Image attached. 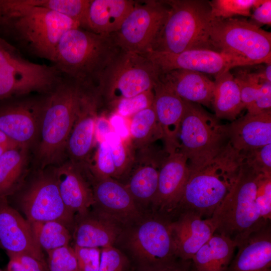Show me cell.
Here are the masks:
<instances>
[{"label":"cell","instance_id":"6da1fadb","mask_svg":"<svg viewBox=\"0 0 271 271\" xmlns=\"http://www.w3.org/2000/svg\"><path fill=\"white\" fill-rule=\"evenodd\" d=\"M80 25L28 0H0V38L19 51L53 61L62 35Z\"/></svg>","mask_w":271,"mask_h":271},{"label":"cell","instance_id":"7a4b0ae2","mask_svg":"<svg viewBox=\"0 0 271 271\" xmlns=\"http://www.w3.org/2000/svg\"><path fill=\"white\" fill-rule=\"evenodd\" d=\"M94 86L62 76L46 93L39 138L32 154V167L57 166L67 160L68 139L84 100Z\"/></svg>","mask_w":271,"mask_h":271},{"label":"cell","instance_id":"3957f363","mask_svg":"<svg viewBox=\"0 0 271 271\" xmlns=\"http://www.w3.org/2000/svg\"><path fill=\"white\" fill-rule=\"evenodd\" d=\"M245 157L230 143L206 166L190 171L180 200L173 215L193 211L210 218L235 182Z\"/></svg>","mask_w":271,"mask_h":271},{"label":"cell","instance_id":"277c9868","mask_svg":"<svg viewBox=\"0 0 271 271\" xmlns=\"http://www.w3.org/2000/svg\"><path fill=\"white\" fill-rule=\"evenodd\" d=\"M120 50L111 34H97L79 27L62 35L52 63L62 76L96 86Z\"/></svg>","mask_w":271,"mask_h":271},{"label":"cell","instance_id":"5b68a950","mask_svg":"<svg viewBox=\"0 0 271 271\" xmlns=\"http://www.w3.org/2000/svg\"><path fill=\"white\" fill-rule=\"evenodd\" d=\"M169 7L152 51L179 53L193 49L214 50L209 36V1H165Z\"/></svg>","mask_w":271,"mask_h":271},{"label":"cell","instance_id":"8992f818","mask_svg":"<svg viewBox=\"0 0 271 271\" xmlns=\"http://www.w3.org/2000/svg\"><path fill=\"white\" fill-rule=\"evenodd\" d=\"M261 172L245 161L230 191L209 218L215 233L224 235L237 244L252 232L270 223L261 218L256 202Z\"/></svg>","mask_w":271,"mask_h":271},{"label":"cell","instance_id":"52a82bcc","mask_svg":"<svg viewBox=\"0 0 271 271\" xmlns=\"http://www.w3.org/2000/svg\"><path fill=\"white\" fill-rule=\"evenodd\" d=\"M185 101L177 138V150L186 157L190 171L209 164L229 144L227 124H223L199 104Z\"/></svg>","mask_w":271,"mask_h":271},{"label":"cell","instance_id":"ba28073f","mask_svg":"<svg viewBox=\"0 0 271 271\" xmlns=\"http://www.w3.org/2000/svg\"><path fill=\"white\" fill-rule=\"evenodd\" d=\"M159 75L157 68L147 57L120 49L97 81L101 108L153 89Z\"/></svg>","mask_w":271,"mask_h":271},{"label":"cell","instance_id":"9c48e42d","mask_svg":"<svg viewBox=\"0 0 271 271\" xmlns=\"http://www.w3.org/2000/svg\"><path fill=\"white\" fill-rule=\"evenodd\" d=\"M172 220L156 212L125 227L120 237L137 264L138 269L162 267L178 258Z\"/></svg>","mask_w":271,"mask_h":271},{"label":"cell","instance_id":"30bf717a","mask_svg":"<svg viewBox=\"0 0 271 271\" xmlns=\"http://www.w3.org/2000/svg\"><path fill=\"white\" fill-rule=\"evenodd\" d=\"M10 196L15 197L30 223L55 221L69 229L74 225V213L62 200L54 166L44 169L31 167L22 184Z\"/></svg>","mask_w":271,"mask_h":271},{"label":"cell","instance_id":"8fae6325","mask_svg":"<svg viewBox=\"0 0 271 271\" xmlns=\"http://www.w3.org/2000/svg\"><path fill=\"white\" fill-rule=\"evenodd\" d=\"M209 36L214 50L256 63H271V33L245 19H211Z\"/></svg>","mask_w":271,"mask_h":271},{"label":"cell","instance_id":"7c38bea8","mask_svg":"<svg viewBox=\"0 0 271 271\" xmlns=\"http://www.w3.org/2000/svg\"><path fill=\"white\" fill-rule=\"evenodd\" d=\"M169 10L165 1L137 2L119 29L111 34L117 46L143 55L152 51Z\"/></svg>","mask_w":271,"mask_h":271},{"label":"cell","instance_id":"4fadbf2b","mask_svg":"<svg viewBox=\"0 0 271 271\" xmlns=\"http://www.w3.org/2000/svg\"><path fill=\"white\" fill-rule=\"evenodd\" d=\"M46 93L25 94L0 101V129L31 154L39 138Z\"/></svg>","mask_w":271,"mask_h":271},{"label":"cell","instance_id":"5bb4252c","mask_svg":"<svg viewBox=\"0 0 271 271\" xmlns=\"http://www.w3.org/2000/svg\"><path fill=\"white\" fill-rule=\"evenodd\" d=\"M156 66L159 74L184 69L214 75L231 69L257 65L242 57L210 49L189 50L179 53L151 51L144 55Z\"/></svg>","mask_w":271,"mask_h":271},{"label":"cell","instance_id":"9a60e30c","mask_svg":"<svg viewBox=\"0 0 271 271\" xmlns=\"http://www.w3.org/2000/svg\"><path fill=\"white\" fill-rule=\"evenodd\" d=\"M100 109L96 90L92 89L83 103L66 144L67 159L85 172L96 145L95 122Z\"/></svg>","mask_w":271,"mask_h":271},{"label":"cell","instance_id":"2e32d148","mask_svg":"<svg viewBox=\"0 0 271 271\" xmlns=\"http://www.w3.org/2000/svg\"><path fill=\"white\" fill-rule=\"evenodd\" d=\"M186 157L178 150L167 153L161 164L157 192L152 203L157 213L170 218L189 175Z\"/></svg>","mask_w":271,"mask_h":271},{"label":"cell","instance_id":"e0dca14e","mask_svg":"<svg viewBox=\"0 0 271 271\" xmlns=\"http://www.w3.org/2000/svg\"><path fill=\"white\" fill-rule=\"evenodd\" d=\"M0 247L7 253H25L46 263L30 223L0 197Z\"/></svg>","mask_w":271,"mask_h":271},{"label":"cell","instance_id":"ac0fdd59","mask_svg":"<svg viewBox=\"0 0 271 271\" xmlns=\"http://www.w3.org/2000/svg\"><path fill=\"white\" fill-rule=\"evenodd\" d=\"M97 211L117 221L124 227L142 217L137 204L125 185L108 178L90 181Z\"/></svg>","mask_w":271,"mask_h":271},{"label":"cell","instance_id":"d6986e66","mask_svg":"<svg viewBox=\"0 0 271 271\" xmlns=\"http://www.w3.org/2000/svg\"><path fill=\"white\" fill-rule=\"evenodd\" d=\"M167 152L156 151L150 147L135 152V158L123 184L137 204L152 203L158 183L159 169Z\"/></svg>","mask_w":271,"mask_h":271},{"label":"cell","instance_id":"ffe728a7","mask_svg":"<svg viewBox=\"0 0 271 271\" xmlns=\"http://www.w3.org/2000/svg\"><path fill=\"white\" fill-rule=\"evenodd\" d=\"M61 77L54 65L29 61L18 49L0 38V79L19 78L51 87Z\"/></svg>","mask_w":271,"mask_h":271},{"label":"cell","instance_id":"44dd1931","mask_svg":"<svg viewBox=\"0 0 271 271\" xmlns=\"http://www.w3.org/2000/svg\"><path fill=\"white\" fill-rule=\"evenodd\" d=\"M153 106L163 131L165 151L177 150V138L186 103L174 90L159 77L153 87Z\"/></svg>","mask_w":271,"mask_h":271},{"label":"cell","instance_id":"7402d4cb","mask_svg":"<svg viewBox=\"0 0 271 271\" xmlns=\"http://www.w3.org/2000/svg\"><path fill=\"white\" fill-rule=\"evenodd\" d=\"M54 171L65 205L78 215L87 214L94 201L92 188L86 173L68 159L54 166Z\"/></svg>","mask_w":271,"mask_h":271},{"label":"cell","instance_id":"603a6c76","mask_svg":"<svg viewBox=\"0 0 271 271\" xmlns=\"http://www.w3.org/2000/svg\"><path fill=\"white\" fill-rule=\"evenodd\" d=\"M177 216L171 222L177 256L182 260H192L215 229L210 218H203L193 211H184Z\"/></svg>","mask_w":271,"mask_h":271},{"label":"cell","instance_id":"cb8c5ba5","mask_svg":"<svg viewBox=\"0 0 271 271\" xmlns=\"http://www.w3.org/2000/svg\"><path fill=\"white\" fill-rule=\"evenodd\" d=\"M229 143L239 153L271 144V111L247 113L227 124Z\"/></svg>","mask_w":271,"mask_h":271},{"label":"cell","instance_id":"d4e9b609","mask_svg":"<svg viewBox=\"0 0 271 271\" xmlns=\"http://www.w3.org/2000/svg\"><path fill=\"white\" fill-rule=\"evenodd\" d=\"M73 238L74 245L84 247L104 248L114 246L119 240L124 226L98 211L78 215Z\"/></svg>","mask_w":271,"mask_h":271},{"label":"cell","instance_id":"484cf974","mask_svg":"<svg viewBox=\"0 0 271 271\" xmlns=\"http://www.w3.org/2000/svg\"><path fill=\"white\" fill-rule=\"evenodd\" d=\"M237 248L225 271H271L270 222L252 232Z\"/></svg>","mask_w":271,"mask_h":271},{"label":"cell","instance_id":"4316f807","mask_svg":"<svg viewBox=\"0 0 271 271\" xmlns=\"http://www.w3.org/2000/svg\"><path fill=\"white\" fill-rule=\"evenodd\" d=\"M159 76L183 100L207 107L212 105L214 82L204 74L176 69Z\"/></svg>","mask_w":271,"mask_h":271},{"label":"cell","instance_id":"83f0119b","mask_svg":"<svg viewBox=\"0 0 271 271\" xmlns=\"http://www.w3.org/2000/svg\"><path fill=\"white\" fill-rule=\"evenodd\" d=\"M136 3L131 0H91L85 29L103 35L115 33Z\"/></svg>","mask_w":271,"mask_h":271},{"label":"cell","instance_id":"f1b7e54d","mask_svg":"<svg viewBox=\"0 0 271 271\" xmlns=\"http://www.w3.org/2000/svg\"><path fill=\"white\" fill-rule=\"evenodd\" d=\"M236 248L234 240L214 232L193 257L194 271H225Z\"/></svg>","mask_w":271,"mask_h":271},{"label":"cell","instance_id":"f546056e","mask_svg":"<svg viewBox=\"0 0 271 271\" xmlns=\"http://www.w3.org/2000/svg\"><path fill=\"white\" fill-rule=\"evenodd\" d=\"M32 154L18 148L0 157V197H8L22 184L31 167Z\"/></svg>","mask_w":271,"mask_h":271},{"label":"cell","instance_id":"4dcf8cb0","mask_svg":"<svg viewBox=\"0 0 271 271\" xmlns=\"http://www.w3.org/2000/svg\"><path fill=\"white\" fill-rule=\"evenodd\" d=\"M212 104L217 118L234 120L245 108L239 87L230 71L215 77Z\"/></svg>","mask_w":271,"mask_h":271},{"label":"cell","instance_id":"1f68e13d","mask_svg":"<svg viewBox=\"0 0 271 271\" xmlns=\"http://www.w3.org/2000/svg\"><path fill=\"white\" fill-rule=\"evenodd\" d=\"M128 121L129 139L135 151L163 139V131L153 105L134 114Z\"/></svg>","mask_w":271,"mask_h":271},{"label":"cell","instance_id":"d6a6232c","mask_svg":"<svg viewBox=\"0 0 271 271\" xmlns=\"http://www.w3.org/2000/svg\"><path fill=\"white\" fill-rule=\"evenodd\" d=\"M36 239L46 252L69 245L72 236L63 224L55 221L30 223Z\"/></svg>","mask_w":271,"mask_h":271},{"label":"cell","instance_id":"836d02e7","mask_svg":"<svg viewBox=\"0 0 271 271\" xmlns=\"http://www.w3.org/2000/svg\"><path fill=\"white\" fill-rule=\"evenodd\" d=\"M29 4L43 7L67 17L85 29L91 0H28Z\"/></svg>","mask_w":271,"mask_h":271},{"label":"cell","instance_id":"e575fe53","mask_svg":"<svg viewBox=\"0 0 271 271\" xmlns=\"http://www.w3.org/2000/svg\"><path fill=\"white\" fill-rule=\"evenodd\" d=\"M104 140L108 144L116 170L115 179L127 176L134 161L135 150L130 139H123L114 131Z\"/></svg>","mask_w":271,"mask_h":271},{"label":"cell","instance_id":"d590c367","mask_svg":"<svg viewBox=\"0 0 271 271\" xmlns=\"http://www.w3.org/2000/svg\"><path fill=\"white\" fill-rule=\"evenodd\" d=\"M94 150L87 167V175L90 182L115 179L116 170L108 144L105 140L97 142Z\"/></svg>","mask_w":271,"mask_h":271},{"label":"cell","instance_id":"8d00e7d4","mask_svg":"<svg viewBox=\"0 0 271 271\" xmlns=\"http://www.w3.org/2000/svg\"><path fill=\"white\" fill-rule=\"evenodd\" d=\"M264 0H213L210 2L211 19H228L235 16H251V10Z\"/></svg>","mask_w":271,"mask_h":271},{"label":"cell","instance_id":"74e56055","mask_svg":"<svg viewBox=\"0 0 271 271\" xmlns=\"http://www.w3.org/2000/svg\"><path fill=\"white\" fill-rule=\"evenodd\" d=\"M154 97L153 89L131 97L118 100L107 108L111 113H117L126 118H130L138 112L152 106Z\"/></svg>","mask_w":271,"mask_h":271},{"label":"cell","instance_id":"f35d334b","mask_svg":"<svg viewBox=\"0 0 271 271\" xmlns=\"http://www.w3.org/2000/svg\"><path fill=\"white\" fill-rule=\"evenodd\" d=\"M233 76L239 87L242 101L247 108L258 97L262 84L264 81L257 72H251L246 69L238 70Z\"/></svg>","mask_w":271,"mask_h":271},{"label":"cell","instance_id":"ab89813d","mask_svg":"<svg viewBox=\"0 0 271 271\" xmlns=\"http://www.w3.org/2000/svg\"><path fill=\"white\" fill-rule=\"evenodd\" d=\"M49 271H79L73 247L69 245L47 252Z\"/></svg>","mask_w":271,"mask_h":271},{"label":"cell","instance_id":"60d3db41","mask_svg":"<svg viewBox=\"0 0 271 271\" xmlns=\"http://www.w3.org/2000/svg\"><path fill=\"white\" fill-rule=\"evenodd\" d=\"M256 205L261 219L270 222L271 218V173L259 174L256 198Z\"/></svg>","mask_w":271,"mask_h":271},{"label":"cell","instance_id":"b9f144b4","mask_svg":"<svg viewBox=\"0 0 271 271\" xmlns=\"http://www.w3.org/2000/svg\"><path fill=\"white\" fill-rule=\"evenodd\" d=\"M127 257L114 246L101 248L99 271H129Z\"/></svg>","mask_w":271,"mask_h":271},{"label":"cell","instance_id":"7bdbcfd3","mask_svg":"<svg viewBox=\"0 0 271 271\" xmlns=\"http://www.w3.org/2000/svg\"><path fill=\"white\" fill-rule=\"evenodd\" d=\"M9 261L6 271H48L47 263L25 253H7Z\"/></svg>","mask_w":271,"mask_h":271},{"label":"cell","instance_id":"ee69618b","mask_svg":"<svg viewBox=\"0 0 271 271\" xmlns=\"http://www.w3.org/2000/svg\"><path fill=\"white\" fill-rule=\"evenodd\" d=\"M79 271H99L101 249L74 245Z\"/></svg>","mask_w":271,"mask_h":271},{"label":"cell","instance_id":"f6af8a7d","mask_svg":"<svg viewBox=\"0 0 271 271\" xmlns=\"http://www.w3.org/2000/svg\"><path fill=\"white\" fill-rule=\"evenodd\" d=\"M242 154L246 162L254 169L271 173V144Z\"/></svg>","mask_w":271,"mask_h":271},{"label":"cell","instance_id":"bcb514c9","mask_svg":"<svg viewBox=\"0 0 271 271\" xmlns=\"http://www.w3.org/2000/svg\"><path fill=\"white\" fill-rule=\"evenodd\" d=\"M271 107V82L262 83L260 93L254 102L246 109L250 114H257Z\"/></svg>","mask_w":271,"mask_h":271},{"label":"cell","instance_id":"7dc6e473","mask_svg":"<svg viewBox=\"0 0 271 271\" xmlns=\"http://www.w3.org/2000/svg\"><path fill=\"white\" fill-rule=\"evenodd\" d=\"M252 24L260 27L263 25L271 24V1L264 0L260 5L255 8L251 15Z\"/></svg>","mask_w":271,"mask_h":271},{"label":"cell","instance_id":"c3c4849f","mask_svg":"<svg viewBox=\"0 0 271 271\" xmlns=\"http://www.w3.org/2000/svg\"><path fill=\"white\" fill-rule=\"evenodd\" d=\"M113 131L109 122L108 116L104 112L99 111L95 122V138L96 143L104 140L105 136Z\"/></svg>","mask_w":271,"mask_h":271},{"label":"cell","instance_id":"681fc988","mask_svg":"<svg viewBox=\"0 0 271 271\" xmlns=\"http://www.w3.org/2000/svg\"><path fill=\"white\" fill-rule=\"evenodd\" d=\"M108 117L113 131L123 139H129L127 119L115 113H111Z\"/></svg>","mask_w":271,"mask_h":271},{"label":"cell","instance_id":"f907efd6","mask_svg":"<svg viewBox=\"0 0 271 271\" xmlns=\"http://www.w3.org/2000/svg\"><path fill=\"white\" fill-rule=\"evenodd\" d=\"M138 271H194L191 260L178 259L168 265L157 268L138 269Z\"/></svg>","mask_w":271,"mask_h":271},{"label":"cell","instance_id":"816d5d0a","mask_svg":"<svg viewBox=\"0 0 271 271\" xmlns=\"http://www.w3.org/2000/svg\"><path fill=\"white\" fill-rule=\"evenodd\" d=\"M20 148L0 129V157L7 151Z\"/></svg>","mask_w":271,"mask_h":271},{"label":"cell","instance_id":"f5cc1de1","mask_svg":"<svg viewBox=\"0 0 271 271\" xmlns=\"http://www.w3.org/2000/svg\"><path fill=\"white\" fill-rule=\"evenodd\" d=\"M0 271H3V270L0 269Z\"/></svg>","mask_w":271,"mask_h":271}]
</instances>
